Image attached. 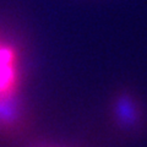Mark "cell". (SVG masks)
I'll list each match as a JSON object with an SVG mask.
<instances>
[{"instance_id":"cell-1","label":"cell","mask_w":147,"mask_h":147,"mask_svg":"<svg viewBox=\"0 0 147 147\" xmlns=\"http://www.w3.org/2000/svg\"><path fill=\"white\" fill-rule=\"evenodd\" d=\"M22 58L18 47L0 32V103L21 100Z\"/></svg>"}]
</instances>
